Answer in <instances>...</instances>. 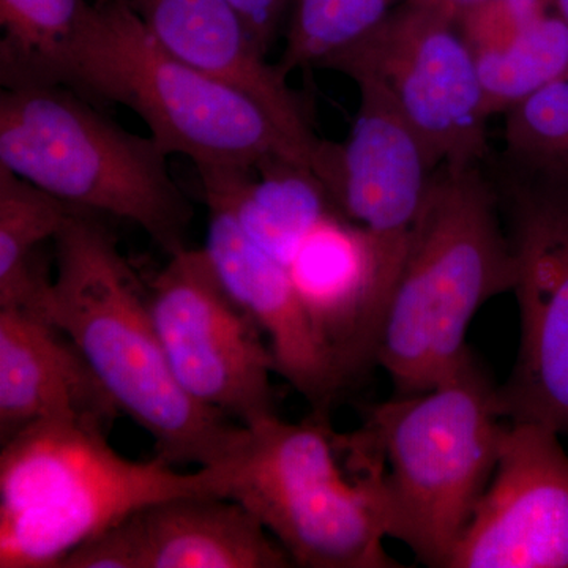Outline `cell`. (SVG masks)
Returning <instances> with one entry per match:
<instances>
[{
  "label": "cell",
  "instance_id": "cell-1",
  "mask_svg": "<svg viewBox=\"0 0 568 568\" xmlns=\"http://www.w3.org/2000/svg\"><path fill=\"white\" fill-rule=\"evenodd\" d=\"M52 244L58 274L29 312L69 336L121 414L152 437L155 458L171 466L226 465L246 426L194 402L178 383L148 287L99 213L73 209Z\"/></svg>",
  "mask_w": 568,
  "mask_h": 568
},
{
  "label": "cell",
  "instance_id": "cell-2",
  "mask_svg": "<svg viewBox=\"0 0 568 568\" xmlns=\"http://www.w3.org/2000/svg\"><path fill=\"white\" fill-rule=\"evenodd\" d=\"M495 189L478 164L433 171L377 351L395 395H417L465 364L474 316L514 291L517 260Z\"/></svg>",
  "mask_w": 568,
  "mask_h": 568
},
{
  "label": "cell",
  "instance_id": "cell-3",
  "mask_svg": "<svg viewBox=\"0 0 568 568\" xmlns=\"http://www.w3.org/2000/svg\"><path fill=\"white\" fill-rule=\"evenodd\" d=\"M506 426L497 386L470 355L432 390L373 406L342 437L383 462L387 537L426 567L447 568L495 474Z\"/></svg>",
  "mask_w": 568,
  "mask_h": 568
},
{
  "label": "cell",
  "instance_id": "cell-4",
  "mask_svg": "<svg viewBox=\"0 0 568 568\" xmlns=\"http://www.w3.org/2000/svg\"><path fill=\"white\" fill-rule=\"evenodd\" d=\"M93 422L47 420L3 440L0 568H59L73 549L142 506L224 495L219 467L179 473L162 459L132 462Z\"/></svg>",
  "mask_w": 568,
  "mask_h": 568
},
{
  "label": "cell",
  "instance_id": "cell-5",
  "mask_svg": "<svg viewBox=\"0 0 568 568\" xmlns=\"http://www.w3.org/2000/svg\"><path fill=\"white\" fill-rule=\"evenodd\" d=\"M168 156L65 85L0 95V166L71 207L136 224L171 256L189 248L194 211Z\"/></svg>",
  "mask_w": 568,
  "mask_h": 568
},
{
  "label": "cell",
  "instance_id": "cell-6",
  "mask_svg": "<svg viewBox=\"0 0 568 568\" xmlns=\"http://www.w3.org/2000/svg\"><path fill=\"white\" fill-rule=\"evenodd\" d=\"M339 457L328 416L290 424L275 414L246 426L237 454L219 466L224 495L260 519L294 566L402 567L384 549L383 462L353 466L346 458L345 467Z\"/></svg>",
  "mask_w": 568,
  "mask_h": 568
},
{
  "label": "cell",
  "instance_id": "cell-7",
  "mask_svg": "<svg viewBox=\"0 0 568 568\" xmlns=\"http://www.w3.org/2000/svg\"><path fill=\"white\" fill-rule=\"evenodd\" d=\"M67 88L129 108L168 155L196 170L274 155L305 166L256 104L168 50L126 0L89 3Z\"/></svg>",
  "mask_w": 568,
  "mask_h": 568
},
{
  "label": "cell",
  "instance_id": "cell-8",
  "mask_svg": "<svg viewBox=\"0 0 568 568\" xmlns=\"http://www.w3.org/2000/svg\"><path fill=\"white\" fill-rule=\"evenodd\" d=\"M320 69L379 85L433 170L473 166L488 151L491 118L476 58L457 22L439 11L405 0L379 28Z\"/></svg>",
  "mask_w": 568,
  "mask_h": 568
},
{
  "label": "cell",
  "instance_id": "cell-9",
  "mask_svg": "<svg viewBox=\"0 0 568 568\" xmlns=\"http://www.w3.org/2000/svg\"><path fill=\"white\" fill-rule=\"evenodd\" d=\"M175 379L194 402L250 426L275 416L274 355L203 248H185L148 286Z\"/></svg>",
  "mask_w": 568,
  "mask_h": 568
},
{
  "label": "cell",
  "instance_id": "cell-10",
  "mask_svg": "<svg viewBox=\"0 0 568 568\" xmlns=\"http://www.w3.org/2000/svg\"><path fill=\"white\" fill-rule=\"evenodd\" d=\"M519 349L504 386L507 422H532L568 436V183L511 192Z\"/></svg>",
  "mask_w": 568,
  "mask_h": 568
},
{
  "label": "cell",
  "instance_id": "cell-11",
  "mask_svg": "<svg viewBox=\"0 0 568 568\" xmlns=\"http://www.w3.org/2000/svg\"><path fill=\"white\" fill-rule=\"evenodd\" d=\"M559 436L508 422L495 474L447 568H568V454Z\"/></svg>",
  "mask_w": 568,
  "mask_h": 568
},
{
  "label": "cell",
  "instance_id": "cell-12",
  "mask_svg": "<svg viewBox=\"0 0 568 568\" xmlns=\"http://www.w3.org/2000/svg\"><path fill=\"white\" fill-rule=\"evenodd\" d=\"M405 256L342 211H331L306 231L284 263L347 388L377 366L388 304Z\"/></svg>",
  "mask_w": 568,
  "mask_h": 568
},
{
  "label": "cell",
  "instance_id": "cell-13",
  "mask_svg": "<svg viewBox=\"0 0 568 568\" xmlns=\"http://www.w3.org/2000/svg\"><path fill=\"white\" fill-rule=\"evenodd\" d=\"M173 54L264 112L334 196L339 144L321 140L301 93L227 0H126Z\"/></svg>",
  "mask_w": 568,
  "mask_h": 568
},
{
  "label": "cell",
  "instance_id": "cell-14",
  "mask_svg": "<svg viewBox=\"0 0 568 568\" xmlns=\"http://www.w3.org/2000/svg\"><path fill=\"white\" fill-rule=\"evenodd\" d=\"M282 545L237 500H156L80 545L59 568H287Z\"/></svg>",
  "mask_w": 568,
  "mask_h": 568
},
{
  "label": "cell",
  "instance_id": "cell-15",
  "mask_svg": "<svg viewBox=\"0 0 568 568\" xmlns=\"http://www.w3.org/2000/svg\"><path fill=\"white\" fill-rule=\"evenodd\" d=\"M204 250L242 308L263 328L275 373L313 413L328 416L347 390L342 373L317 336L284 264L261 248L223 209L207 205Z\"/></svg>",
  "mask_w": 568,
  "mask_h": 568
},
{
  "label": "cell",
  "instance_id": "cell-16",
  "mask_svg": "<svg viewBox=\"0 0 568 568\" xmlns=\"http://www.w3.org/2000/svg\"><path fill=\"white\" fill-rule=\"evenodd\" d=\"M355 84L358 110L339 144L335 201L347 219L406 253L435 170L387 93L373 82Z\"/></svg>",
  "mask_w": 568,
  "mask_h": 568
},
{
  "label": "cell",
  "instance_id": "cell-17",
  "mask_svg": "<svg viewBox=\"0 0 568 568\" xmlns=\"http://www.w3.org/2000/svg\"><path fill=\"white\" fill-rule=\"evenodd\" d=\"M121 410L69 336L24 308H0V436L47 420L111 428Z\"/></svg>",
  "mask_w": 568,
  "mask_h": 568
},
{
  "label": "cell",
  "instance_id": "cell-18",
  "mask_svg": "<svg viewBox=\"0 0 568 568\" xmlns=\"http://www.w3.org/2000/svg\"><path fill=\"white\" fill-rule=\"evenodd\" d=\"M205 205L223 209L239 226L284 264L306 231L339 211L313 171L274 155L253 166L197 168Z\"/></svg>",
  "mask_w": 568,
  "mask_h": 568
},
{
  "label": "cell",
  "instance_id": "cell-19",
  "mask_svg": "<svg viewBox=\"0 0 568 568\" xmlns=\"http://www.w3.org/2000/svg\"><path fill=\"white\" fill-rule=\"evenodd\" d=\"M88 0H0L3 89L69 85Z\"/></svg>",
  "mask_w": 568,
  "mask_h": 568
},
{
  "label": "cell",
  "instance_id": "cell-20",
  "mask_svg": "<svg viewBox=\"0 0 568 568\" xmlns=\"http://www.w3.org/2000/svg\"><path fill=\"white\" fill-rule=\"evenodd\" d=\"M74 207L0 166V308H32L51 283L39 248Z\"/></svg>",
  "mask_w": 568,
  "mask_h": 568
},
{
  "label": "cell",
  "instance_id": "cell-21",
  "mask_svg": "<svg viewBox=\"0 0 568 568\" xmlns=\"http://www.w3.org/2000/svg\"><path fill=\"white\" fill-rule=\"evenodd\" d=\"M489 118L514 110L568 71V24L555 10L497 50L476 52Z\"/></svg>",
  "mask_w": 568,
  "mask_h": 568
},
{
  "label": "cell",
  "instance_id": "cell-22",
  "mask_svg": "<svg viewBox=\"0 0 568 568\" xmlns=\"http://www.w3.org/2000/svg\"><path fill=\"white\" fill-rule=\"evenodd\" d=\"M399 2L405 0H293L280 70L290 77L295 70L320 69L379 28Z\"/></svg>",
  "mask_w": 568,
  "mask_h": 568
},
{
  "label": "cell",
  "instance_id": "cell-23",
  "mask_svg": "<svg viewBox=\"0 0 568 568\" xmlns=\"http://www.w3.org/2000/svg\"><path fill=\"white\" fill-rule=\"evenodd\" d=\"M506 142L517 162L568 182V71L507 112Z\"/></svg>",
  "mask_w": 568,
  "mask_h": 568
},
{
  "label": "cell",
  "instance_id": "cell-24",
  "mask_svg": "<svg viewBox=\"0 0 568 568\" xmlns=\"http://www.w3.org/2000/svg\"><path fill=\"white\" fill-rule=\"evenodd\" d=\"M552 11L551 0H485L457 20L473 54L497 50Z\"/></svg>",
  "mask_w": 568,
  "mask_h": 568
},
{
  "label": "cell",
  "instance_id": "cell-25",
  "mask_svg": "<svg viewBox=\"0 0 568 568\" xmlns=\"http://www.w3.org/2000/svg\"><path fill=\"white\" fill-rule=\"evenodd\" d=\"M244 18L264 51L271 50L293 0H227Z\"/></svg>",
  "mask_w": 568,
  "mask_h": 568
},
{
  "label": "cell",
  "instance_id": "cell-26",
  "mask_svg": "<svg viewBox=\"0 0 568 568\" xmlns=\"http://www.w3.org/2000/svg\"><path fill=\"white\" fill-rule=\"evenodd\" d=\"M410 2L420 3V6L428 7L443 13L448 20L457 22L459 14L465 13L470 7L477 3L485 2V0H410Z\"/></svg>",
  "mask_w": 568,
  "mask_h": 568
},
{
  "label": "cell",
  "instance_id": "cell-27",
  "mask_svg": "<svg viewBox=\"0 0 568 568\" xmlns=\"http://www.w3.org/2000/svg\"><path fill=\"white\" fill-rule=\"evenodd\" d=\"M551 7L568 24V0H551Z\"/></svg>",
  "mask_w": 568,
  "mask_h": 568
}]
</instances>
